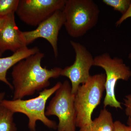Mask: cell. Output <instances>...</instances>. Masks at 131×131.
<instances>
[{"label":"cell","mask_w":131,"mask_h":131,"mask_svg":"<svg viewBox=\"0 0 131 131\" xmlns=\"http://www.w3.org/2000/svg\"><path fill=\"white\" fill-rule=\"evenodd\" d=\"M131 17V4L128 8V10L125 13L122 15V16L115 23L116 27L119 26L129 18Z\"/></svg>","instance_id":"cell-18"},{"label":"cell","mask_w":131,"mask_h":131,"mask_svg":"<svg viewBox=\"0 0 131 131\" xmlns=\"http://www.w3.org/2000/svg\"><path fill=\"white\" fill-rule=\"evenodd\" d=\"M128 58H129L130 60H131V52L129 54V56H128Z\"/></svg>","instance_id":"cell-22"},{"label":"cell","mask_w":131,"mask_h":131,"mask_svg":"<svg viewBox=\"0 0 131 131\" xmlns=\"http://www.w3.org/2000/svg\"><path fill=\"white\" fill-rule=\"evenodd\" d=\"M5 96V93L4 92H0V104L3 100H4Z\"/></svg>","instance_id":"cell-20"},{"label":"cell","mask_w":131,"mask_h":131,"mask_svg":"<svg viewBox=\"0 0 131 131\" xmlns=\"http://www.w3.org/2000/svg\"><path fill=\"white\" fill-rule=\"evenodd\" d=\"M124 101L125 114L128 117H131V94L125 96Z\"/></svg>","instance_id":"cell-16"},{"label":"cell","mask_w":131,"mask_h":131,"mask_svg":"<svg viewBox=\"0 0 131 131\" xmlns=\"http://www.w3.org/2000/svg\"><path fill=\"white\" fill-rule=\"evenodd\" d=\"M106 77L103 73L91 75L78 88L75 94L77 127L80 128L93 121L92 113L100 103L105 90Z\"/></svg>","instance_id":"cell-3"},{"label":"cell","mask_w":131,"mask_h":131,"mask_svg":"<svg viewBox=\"0 0 131 131\" xmlns=\"http://www.w3.org/2000/svg\"><path fill=\"white\" fill-rule=\"evenodd\" d=\"M6 18L5 26L0 32V52L2 54L7 50L14 53L27 47L23 31L16 25L14 13Z\"/></svg>","instance_id":"cell-10"},{"label":"cell","mask_w":131,"mask_h":131,"mask_svg":"<svg viewBox=\"0 0 131 131\" xmlns=\"http://www.w3.org/2000/svg\"><path fill=\"white\" fill-rule=\"evenodd\" d=\"M114 122L112 114L104 108L91 124L81 127L79 131H113Z\"/></svg>","instance_id":"cell-12"},{"label":"cell","mask_w":131,"mask_h":131,"mask_svg":"<svg viewBox=\"0 0 131 131\" xmlns=\"http://www.w3.org/2000/svg\"><path fill=\"white\" fill-rule=\"evenodd\" d=\"M66 0H19L16 13L28 25L37 26L55 12L63 10Z\"/></svg>","instance_id":"cell-7"},{"label":"cell","mask_w":131,"mask_h":131,"mask_svg":"<svg viewBox=\"0 0 131 131\" xmlns=\"http://www.w3.org/2000/svg\"><path fill=\"white\" fill-rule=\"evenodd\" d=\"M14 113L0 105V131H17Z\"/></svg>","instance_id":"cell-13"},{"label":"cell","mask_w":131,"mask_h":131,"mask_svg":"<svg viewBox=\"0 0 131 131\" xmlns=\"http://www.w3.org/2000/svg\"><path fill=\"white\" fill-rule=\"evenodd\" d=\"M6 16L5 17L0 16V32L2 31L5 26L6 22Z\"/></svg>","instance_id":"cell-19"},{"label":"cell","mask_w":131,"mask_h":131,"mask_svg":"<svg viewBox=\"0 0 131 131\" xmlns=\"http://www.w3.org/2000/svg\"><path fill=\"white\" fill-rule=\"evenodd\" d=\"M19 0H0V16L5 17L15 13Z\"/></svg>","instance_id":"cell-14"},{"label":"cell","mask_w":131,"mask_h":131,"mask_svg":"<svg viewBox=\"0 0 131 131\" xmlns=\"http://www.w3.org/2000/svg\"><path fill=\"white\" fill-rule=\"evenodd\" d=\"M113 131H131V127L122 124L119 121L114 122Z\"/></svg>","instance_id":"cell-17"},{"label":"cell","mask_w":131,"mask_h":131,"mask_svg":"<svg viewBox=\"0 0 131 131\" xmlns=\"http://www.w3.org/2000/svg\"><path fill=\"white\" fill-rule=\"evenodd\" d=\"M70 43L75 54L74 62L62 69L61 75L69 79L71 91L75 94L81 84L86 82L91 76L90 70L94 66V58L83 45L73 40H71Z\"/></svg>","instance_id":"cell-8"},{"label":"cell","mask_w":131,"mask_h":131,"mask_svg":"<svg viewBox=\"0 0 131 131\" xmlns=\"http://www.w3.org/2000/svg\"><path fill=\"white\" fill-rule=\"evenodd\" d=\"M37 47L29 48L27 47L14 52L10 56L0 58V81L7 85L11 89H13V85L7 78L8 70L23 59L36 54L39 51ZM2 55L0 52V56Z\"/></svg>","instance_id":"cell-11"},{"label":"cell","mask_w":131,"mask_h":131,"mask_svg":"<svg viewBox=\"0 0 131 131\" xmlns=\"http://www.w3.org/2000/svg\"><path fill=\"white\" fill-rule=\"evenodd\" d=\"M64 26L69 35L80 37L95 26L100 11L92 0H66L63 9Z\"/></svg>","instance_id":"cell-2"},{"label":"cell","mask_w":131,"mask_h":131,"mask_svg":"<svg viewBox=\"0 0 131 131\" xmlns=\"http://www.w3.org/2000/svg\"><path fill=\"white\" fill-rule=\"evenodd\" d=\"M102 2L122 15L125 13L131 4V0H103Z\"/></svg>","instance_id":"cell-15"},{"label":"cell","mask_w":131,"mask_h":131,"mask_svg":"<svg viewBox=\"0 0 131 131\" xmlns=\"http://www.w3.org/2000/svg\"><path fill=\"white\" fill-rule=\"evenodd\" d=\"M63 10L57 11L48 18L31 31H23L27 46L34 42L37 39L43 38L51 45L55 57L58 55V40L59 31L65 23Z\"/></svg>","instance_id":"cell-9"},{"label":"cell","mask_w":131,"mask_h":131,"mask_svg":"<svg viewBox=\"0 0 131 131\" xmlns=\"http://www.w3.org/2000/svg\"><path fill=\"white\" fill-rule=\"evenodd\" d=\"M61 84L62 83L58 82L50 88L44 89L35 98L28 100H4L0 105L14 114L21 113L27 116L28 127L31 131H36V122L38 121L42 122L48 128L56 129V122L49 119L46 115V105L48 99L59 89Z\"/></svg>","instance_id":"cell-4"},{"label":"cell","mask_w":131,"mask_h":131,"mask_svg":"<svg viewBox=\"0 0 131 131\" xmlns=\"http://www.w3.org/2000/svg\"><path fill=\"white\" fill-rule=\"evenodd\" d=\"M75 94L71 84L66 80L55 92L45 111L46 116L55 115L58 118L57 131H76V113Z\"/></svg>","instance_id":"cell-6"},{"label":"cell","mask_w":131,"mask_h":131,"mask_svg":"<svg viewBox=\"0 0 131 131\" xmlns=\"http://www.w3.org/2000/svg\"><path fill=\"white\" fill-rule=\"evenodd\" d=\"M44 54L40 51L21 60L13 67L12 75L14 89L13 100L22 99L46 89L50 80L61 76L62 69L43 68L41 61Z\"/></svg>","instance_id":"cell-1"},{"label":"cell","mask_w":131,"mask_h":131,"mask_svg":"<svg viewBox=\"0 0 131 131\" xmlns=\"http://www.w3.org/2000/svg\"><path fill=\"white\" fill-rule=\"evenodd\" d=\"M127 124L128 126L131 127V117H128L127 121Z\"/></svg>","instance_id":"cell-21"},{"label":"cell","mask_w":131,"mask_h":131,"mask_svg":"<svg viewBox=\"0 0 131 131\" xmlns=\"http://www.w3.org/2000/svg\"><path fill=\"white\" fill-rule=\"evenodd\" d=\"M94 66L102 68L106 73L105 90L106 95L103 101L104 108L107 106L122 109L121 103L115 95V87L118 80L128 81L131 78V70L122 59L112 58L106 53L94 58Z\"/></svg>","instance_id":"cell-5"}]
</instances>
